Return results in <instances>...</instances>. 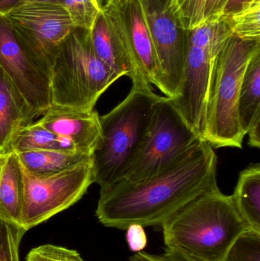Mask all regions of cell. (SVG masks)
I'll return each instance as SVG.
<instances>
[{"instance_id": "17", "label": "cell", "mask_w": 260, "mask_h": 261, "mask_svg": "<svg viewBox=\"0 0 260 261\" xmlns=\"http://www.w3.org/2000/svg\"><path fill=\"white\" fill-rule=\"evenodd\" d=\"M232 199L249 229L260 233V164L241 172Z\"/></svg>"}, {"instance_id": "6", "label": "cell", "mask_w": 260, "mask_h": 261, "mask_svg": "<svg viewBox=\"0 0 260 261\" xmlns=\"http://www.w3.org/2000/svg\"><path fill=\"white\" fill-rule=\"evenodd\" d=\"M232 35L230 25L224 18L186 30L183 81L178 96L172 100L201 139L212 64L218 50Z\"/></svg>"}, {"instance_id": "1", "label": "cell", "mask_w": 260, "mask_h": 261, "mask_svg": "<svg viewBox=\"0 0 260 261\" xmlns=\"http://www.w3.org/2000/svg\"><path fill=\"white\" fill-rule=\"evenodd\" d=\"M217 167L214 147L200 140L154 177L101 188L96 217L104 226L117 229L161 226L191 201L218 187Z\"/></svg>"}, {"instance_id": "2", "label": "cell", "mask_w": 260, "mask_h": 261, "mask_svg": "<svg viewBox=\"0 0 260 261\" xmlns=\"http://www.w3.org/2000/svg\"><path fill=\"white\" fill-rule=\"evenodd\" d=\"M166 248L197 261H224L249 229L232 196L219 187L200 195L161 225Z\"/></svg>"}, {"instance_id": "4", "label": "cell", "mask_w": 260, "mask_h": 261, "mask_svg": "<svg viewBox=\"0 0 260 261\" xmlns=\"http://www.w3.org/2000/svg\"><path fill=\"white\" fill-rule=\"evenodd\" d=\"M260 41L232 35L215 55L208 84L203 139L215 148H242L238 99L244 72Z\"/></svg>"}, {"instance_id": "13", "label": "cell", "mask_w": 260, "mask_h": 261, "mask_svg": "<svg viewBox=\"0 0 260 261\" xmlns=\"http://www.w3.org/2000/svg\"><path fill=\"white\" fill-rule=\"evenodd\" d=\"M99 117L95 110L82 112L51 106L38 122L47 129L70 140L76 151L93 156L101 138Z\"/></svg>"}, {"instance_id": "19", "label": "cell", "mask_w": 260, "mask_h": 261, "mask_svg": "<svg viewBox=\"0 0 260 261\" xmlns=\"http://www.w3.org/2000/svg\"><path fill=\"white\" fill-rule=\"evenodd\" d=\"M238 116L245 135L260 117V49L250 58L244 72L238 99Z\"/></svg>"}, {"instance_id": "32", "label": "cell", "mask_w": 260, "mask_h": 261, "mask_svg": "<svg viewBox=\"0 0 260 261\" xmlns=\"http://www.w3.org/2000/svg\"><path fill=\"white\" fill-rule=\"evenodd\" d=\"M28 4H50L63 6L62 0H19L18 4L15 6Z\"/></svg>"}, {"instance_id": "28", "label": "cell", "mask_w": 260, "mask_h": 261, "mask_svg": "<svg viewBox=\"0 0 260 261\" xmlns=\"http://www.w3.org/2000/svg\"><path fill=\"white\" fill-rule=\"evenodd\" d=\"M127 242L131 251L140 252L147 245V236L143 227L139 225H131L127 228Z\"/></svg>"}, {"instance_id": "31", "label": "cell", "mask_w": 260, "mask_h": 261, "mask_svg": "<svg viewBox=\"0 0 260 261\" xmlns=\"http://www.w3.org/2000/svg\"><path fill=\"white\" fill-rule=\"evenodd\" d=\"M247 135L249 136L248 144L250 147L259 149L260 147V117L252 124Z\"/></svg>"}, {"instance_id": "26", "label": "cell", "mask_w": 260, "mask_h": 261, "mask_svg": "<svg viewBox=\"0 0 260 261\" xmlns=\"http://www.w3.org/2000/svg\"><path fill=\"white\" fill-rule=\"evenodd\" d=\"M25 261H84L75 250L53 245H44L31 250Z\"/></svg>"}, {"instance_id": "12", "label": "cell", "mask_w": 260, "mask_h": 261, "mask_svg": "<svg viewBox=\"0 0 260 261\" xmlns=\"http://www.w3.org/2000/svg\"><path fill=\"white\" fill-rule=\"evenodd\" d=\"M103 10L111 18L137 74L158 89V61L138 0H112Z\"/></svg>"}, {"instance_id": "10", "label": "cell", "mask_w": 260, "mask_h": 261, "mask_svg": "<svg viewBox=\"0 0 260 261\" xmlns=\"http://www.w3.org/2000/svg\"><path fill=\"white\" fill-rule=\"evenodd\" d=\"M158 61L160 86L165 96L176 99L183 76L186 33L171 9V0H138Z\"/></svg>"}, {"instance_id": "8", "label": "cell", "mask_w": 260, "mask_h": 261, "mask_svg": "<svg viewBox=\"0 0 260 261\" xmlns=\"http://www.w3.org/2000/svg\"><path fill=\"white\" fill-rule=\"evenodd\" d=\"M23 205L21 227L26 231L82 199L93 181V159L50 176H37L21 165Z\"/></svg>"}, {"instance_id": "29", "label": "cell", "mask_w": 260, "mask_h": 261, "mask_svg": "<svg viewBox=\"0 0 260 261\" xmlns=\"http://www.w3.org/2000/svg\"><path fill=\"white\" fill-rule=\"evenodd\" d=\"M256 1L257 0H227L221 9L218 18L229 16V15L237 13V12L248 7Z\"/></svg>"}, {"instance_id": "7", "label": "cell", "mask_w": 260, "mask_h": 261, "mask_svg": "<svg viewBox=\"0 0 260 261\" xmlns=\"http://www.w3.org/2000/svg\"><path fill=\"white\" fill-rule=\"evenodd\" d=\"M200 140L203 139L186 122L172 99L160 96L141 147L120 181L136 182L154 177Z\"/></svg>"}, {"instance_id": "34", "label": "cell", "mask_w": 260, "mask_h": 261, "mask_svg": "<svg viewBox=\"0 0 260 261\" xmlns=\"http://www.w3.org/2000/svg\"><path fill=\"white\" fill-rule=\"evenodd\" d=\"M6 153H0V176L3 171V165H4L5 160H6Z\"/></svg>"}, {"instance_id": "35", "label": "cell", "mask_w": 260, "mask_h": 261, "mask_svg": "<svg viewBox=\"0 0 260 261\" xmlns=\"http://www.w3.org/2000/svg\"><path fill=\"white\" fill-rule=\"evenodd\" d=\"M112 1V0H101V2H102V4H103V6H105V4H107V3H109V2Z\"/></svg>"}, {"instance_id": "27", "label": "cell", "mask_w": 260, "mask_h": 261, "mask_svg": "<svg viewBox=\"0 0 260 261\" xmlns=\"http://www.w3.org/2000/svg\"><path fill=\"white\" fill-rule=\"evenodd\" d=\"M130 261H197L189 258L177 251L166 248L160 254H151L146 252H137L130 257Z\"/></svg>"}, {"instance_id": "18", "label": "cell", "mask_w": 260, "mask_h": 261, "mask_svg": "<svg viewBox=\"0 0 260 261\" xmlns=\"http://www.w3.org/2000/svg\"><path fill=\"white\" fill-rule=\"evenodd\" d=\"M16 154L20 164L37 176L56 174L93 159V156L68 150H32Z\"/></svg>"}, {"instance_id": "5", "label": "cell", "mask_w": 260, "mask_h": 261, "mask_svg": "<svg viewBox=\"0 0 260 261\" xmlns=\"http://www.w3.org/2000/svg\"><path fill=\"white\" fill-rule=\"evenodd\" d=\"M119 78L95 53L90 31L74 28L52 66V106L93 111L100 96Z\"/></svg>"}, {"instance_id": "30", "label": "cell", "mask_w": 260, "mask_h": 261, "mask_svg": "<svg viewBox=\"0 0 260 261\" xmlns=\"http://www.w3.org/2000/svg\"><path fill=\"white\" fill-rule=\"evenodd\" d=\"M227 0H206L205 22L217 19Z\"/></svg>"}, {"instance_id": "23", "label": "cell", "mask_w": 260, "mask_h": 261, "mask_svg": "<svg viewBox=\"0 0 260 261\" xmlns=\"http://www.w3.org/2000/svg\"><path fill=\"white\" fill-rule=\"evenodd\" d=\"M206 0H171L172 13L184 30H191L205 22Z\"/></svg>"}, {"instance_id": "24", "label": "cell", "mask_w": 260, "mask_h": 261, "mask_svg": "<svg viewBox=\"0 0 260 261\" xmlns=\"http://www.w3.org/2000/svg\"><path fill=\"white\" fill-rule=\"evenodd\" d=\"M224 261H260V233L247 230L234 242Z\"/></svg>"}, {"instance_id": "25", "label": "cell", "mask_w": 260, "mask_h": 261, "mask_svg": "<svg viewBox=\"0 0 260 261\" xmlns=\"http://www.w3.org/2000/svg\"><path fill=\"white\" fill-rule=\"evenodd\" d=\"M25 233L21 227L0 219V261H20V243Z\"/></svg>"}, {"instance_id": "11", "label": "cell", "mask_w": 260, "mask_h": 261, "mask_svg": "<svg viewBox=\"0 0 260 261\" xmlns=\"http://www.w3.org/2000/svg\"><path fill=\"white\" fill-rule=\"evenodd\" d=\"M0 67L13 81L37 116H42L51 107V70L35 61L24 50L1 14Z\"/></svg>"}, {"instance_id": "15", "label": "cell", "mask_w": 260, "mask_h": 261, "mask_svg": "<svg viewBox=\"0 0 260 261\" xmlns=\"http://www.w3.org/2000/svg\"><path fill=\"white\" fill-rule=\"evenodd\" d=\"M9 75L0 67V153L10 150L14 137L37 117Z\"/></svg>"}, {"instance_id": "22", "label": "cell", "mask_w": 260, "mask_h": 261, "mask_svg": "<svg viewBox=\"0 0 260 261\" xmlns=\"http://www.w3.org/2000/svg\"><path fill=\"white\" fill-rule=\"evenodd\" d=\"M74 28L91 30L96 17L103 9L101 0H62Z\"/></svg>"}, {"instance_id": "20", "label": "cell", "mask_w": 260, "mask_h": 261, "mask_svg": "<svg viewBox=\"0 0 260 261\" xmlns=\"http://www.w3.org/2000/svg\"><path fill=\"white\" fill-rule=\"evenodd\" d=\"M43 150L77 152L70 140L47 129L38 122H32L17 132L11 143L9 151L18 153Z\"/></svg>"}, {"instance_id": "3", "label": "cell", "mask_w": 260, "mask_h": 261, "mask_svg": "<svg viewBox=\"0 0 260 261\" xmlns=\"http://www.w3.org/2000/svg\"><path fill=\"white\" fill-rule=\"evenodd\" d=\"M160 96L150 84H133L126 98L99 117L101 138L93 153V171L101 188L122 179L141 147Z\"/></svg>"}, {"instance_id": "14", "label": "cell", "mask_w": 260, "mask_h": 261, "mask_svg": "<svg viewBox=\"0 0 260 261\" xmlns=\"http://www.w3.org/2000/svg\"><path fill=\"white\" fill-rule=\"evenodd\" d=\"M90 34L95 53L110 70L120 77L128 76L132 84H150L134 70L111 18L103 9L96 17Z\"/></svg>"}, {"instance_id": "33", "label": "cell", "mask_w": 260, "mask_h": 261, "mask_svg": "<svg viewBox=\"0 0 260 261\" xmlns=\"http://www.w3.org/2000/svg\"><path fill=\"white\" fill-rule=\"evenodd\" d=\"M19 0H0V14L4 15L15 7Z\"/></svg>"}, {"instance_id": "16", "label": "cell", "mask_w": 260, "mask_h": 261, "mask_svg": "<svg viewBox=\"0 0 260 261\" xmlns=\"http://www.w3.org/2000/svg\"><path fill=\"white\" fill-rule=\"evenodd\" d=\"M23 178L16 153H6L0 176V219L21 227Z\"/></svg>"}, {"instance_id": "9", "label": "cell", "mask_w": 260, "mask_h": 261, "mask_svg": "<svg viewBox=\"0 0 260 261\" xmlns=\"http://www.w3.org/2000/svg\"><path fill=\"white\" fill-rule=\"evenodd\" d=\"M3 15L24 50L51 70L63 42L74 29L64 6L21 5Z\"/></svg>"}, {"instance_id": "21", "label": "cell", "mask_w": 260, "mask_h": 261, "mask_svg": "<svg viewBox=\"0 0 260 261\" xmlns=\"http://www.w3.org/2000/svg\"><path fill=\"white\" fill-rule=\"evenodd\" d=\"M227 20L232 35L246 41H260V0L229 16Z\"/></svg>"}]
</instances>
